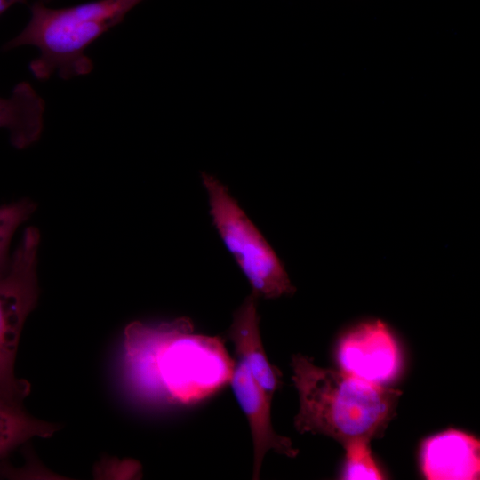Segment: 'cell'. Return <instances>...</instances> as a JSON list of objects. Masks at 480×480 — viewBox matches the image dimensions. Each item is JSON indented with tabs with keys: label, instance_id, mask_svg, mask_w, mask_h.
<instances>
[{
	"label": "cell",
	"instance_id": "6da1fadb",
	"mask_svg": "<svg viewBox=\"0 0 480 480\" xmlns=\"http://www.w3.org/2000/svg\"><path fill=\"white\" fill-rule=\"evenodd\" d=\"M234 366L221 339L194 333L189 318L154 324L135 321L124 329V374L146 401L198 402L229 383Z\"/></svg>",
	"mask_w": 480,
	"mask_h": 480
},
{
	"label": "cell",
	"instance_id": "7a4b0ae2",
	"mask_svg": "<svg viewBox=\"0 0 480 480\" xmlns=\"http://www.w3.org/2000/svg\"><path fill=\"white\" fill-rule=\"evenodd\" d=\"M291 366L299 396L294 426L301 434L324 435L344 447L381 436L396 415L401 390L317 366L301 354L292 357Z\"/></svg>",
	"mask_w": 480,
	"mask_h": 480
},
{
	"label": "cell",
	"instance_id": "3957f363",
	"mask_svg": "<svg viewBox=\"0 0 480 480\" xmlns=\"http://www.w3.org/2000/svg\"><path fill=\"white\" fill-rule=\"evenodd\" d=\"M141 1L97 0L59 9L36 3L26 27L4 49L37 48L39 55L30 62L29 69L40 80L55 73L63 79L87 75L93 64L85 50Z\"/></svg>",
	"mask_w": 480,
	"mask_h": 480
},
{
	"label": "cell",
	"instance_id": "277c9868",
	"mask_svg": "<svg viewBox=\"0 0 480 480\" xmlns=\"http://www.w3.org/2000/svg\"><path fill=\"white\" fill-rule=\"evenodd\" d=\"M212 222L223 243L259 298L276 299L292 294L295 288L271 246L227 188L215 177L202 172Z\"/></svg>",
	"mask_w": 480,
	"mask_h": 480
},
{
	"label": "cell",
	"instance_id": "5b68a950",
	"mask_svg": "<svg viewBox=\"0 0 480 480\" xmlns=\"http://www.w3.org/2000/svg\"><path fill=\"white\" fill-rule=\"evenodd\" d=\"M39 244L38 230L28 228L0 275V396L20 404L29 394L30 385L16 377L14 364L23 325L38 298Z\"/></svg>",
	"mask_w": 480,
	"mask_h": 480
},
{
	"label": "cell",
	"instance_id": "8992f818",
	"mask_svg": "<svg viewBox=\"0 0 480 480\" xmlns=\"http://www.w3.org/2000/svg\"><path fill=\"white\" fill-rule=\"evenodd\" d=\"M336 358L342 372L380 386L395 380L402 366L398 344L388 326L379 319L349 329L338 343Z\"/></svg>",
	"mask_w": 480,
	"mask_h": 480
},
{
	"label": "cell",
	"instance_id": "52a82bcc",
	"mask_svg": "<svg viewBox=\"0 0 480 480\" xmlns=\"http://www.w3.org/2000/svg\"><path fill=\"white\" fill-rule=\"evenodd\" d=\"M250 426L253 443L252 478L259 479L263 459L268 451L290 458L297 456L291 439L275 432L271 424V399L254 380L247 367L235 362L229 383Z\"/></svg>",
	"mask_w": 480,
	"mask_h": 480
},
{
	"label": "cell",
	"instance_id": "ba28073f",
	"mask_svg": "<svg viewBox=\"0 0 480 480\" xmlns=\"http://www.w3.org/2000/svg\"><path fill=\"white\" fill-rule=\"evenodd\" d=\"M420 460L428 480H476L480 476V442L473 435L448 429L422 443Z\"/></svg>",
	"mask_w": 480,
	"mask_h": 480
},
{
	"label": "cell",
	"instance_id": "9c48e42d",
	"mask_svg": "<svg viewBox=\"0 0 480 480\" xmlns=\"http://www.w3.org/2000/svg\"><path fill=\"white\" fill-rule=\"evenodd\" d=\"M258 299L252 292L244 300L234 313L228 335L234 344L237 361L247 367L254 380L272 398L282 384V374L270 364L262 345L257 312Z\"/></svg>",
	"mask_w": 480,
	"mask_h": 480
},
{
	"label": "cell",
	"instance_id": "30bf717a",
	"mask_svg": "<svg viewBox=\"0 0 480 480\" xmlns=\"http://www.w3.org/2000/svg\"><path fill=\"white\" fill-rule=\"evenodd\" d=\"M44 109V101L27 82L16 84L10 96H0V129L8 132L13 147L26 148L38 140Z\"/></svg>",
	"mask_w": 480,
	"mask_h": 480
},
{
	"label": "cell",
	"instance_id": "8fae6325",
	"mask_svg": "<svg viewBox=\"0 0 480 480\" xmlns=\"http://www.w3.org/2000/svg\"><path fill=\"white\" fill-rule=\"evenodd\" d=\"M57 429L56 425L29 415L23 404L0 396V462L31 438L49 437Z\"/></svg>",
	"mask_w": 480,
	"mask_h": 480
},
{
	"label": "cell",
	"instance_id": "7c38bea8",
	"mask_svg": "<svg viewBox=\"0 0 480 480\" xmlns=\"http://www.w3.org/2000/svg\"><path fill=\"white\" fill-rule=\"evenodd\" d=\"M35 209L36 204L27 198L0 205V275L10 264L12 254L9 249L14 233Z\"/></svg>",
	"mask_w": 480,
	"mask_h": 480
},
{
	"label": "cell",
	"instance_id": "4fadbf2b",
	"mask_svg": "<svg viewBox=\"0 0 480 480\" xmlns=\"http://www.w3.org/2000/svg\"><path fill=\"white\" fill-rule=\"evenodd\" d=\"M345 460L341 478L346 480H380L385 478L371 452L370 441L356 440L344 446Z\"/></svg>",
	"mask_w": 480,
	"mask_h": 480
},
{
	"label": "cell",
	"instance_id": "5bb4252c",
	"mask_svg": "<svg viewBox=\"0 0 480 480\" xmlns=\"http://www.w3.org/2000/svg\"><path fill=\"white\" fill-rule=\"evenodd\" d=\"M27 0H0V15L15 4L24 3Z\"/></svg>",
	"mask_w": 480,
	"mask_h": 480
}]
</instances>
